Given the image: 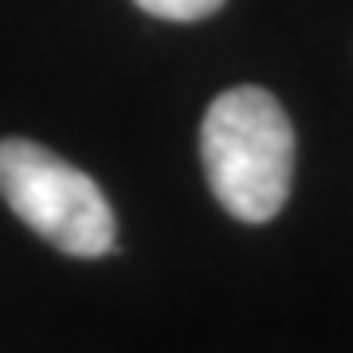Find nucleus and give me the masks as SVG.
Instances as JSON below:
<instances>
[{"label":"nucleus","instance_id":"nucleus-1","mask_svg":"<svg viewBox=\"0 0 353 353\" xmlns=\"http://www.w3.org/2000/svg\"><path fill=\"white\" fill-rule=\"evenodd\" d=\"M201 161L216 201L243 224H267L290 196L294 126L263 87L216 94L201 126Z\"/></svg>","mask_w":353,"mask_h":353},{"label":"nucleus","instance_id":"nucleus-2","mask_svg":"<svg viewBox=\"0 0 353 353\" xmlns=\"http://www.w3.org/2000/svg\"><path fill=\"white\" fill-rule=\"evenodd\" d=\"M0 196L51 248L94 259L114 248V212L83 169L28 138L0 141Z\"/></svg>","mask_w":353,"mask_h":353},{"label":"nucleus","instance_id":"nucleus-3","mask_svg":"<svg viewBox=\"0 0 353 353\" xmlns=\"http://www.w3.org/2000/svg\"><path fill=\"white\" fill-rule=\"evenodd\" d=\"M141 12L161 16V20H176V24H192V20H204L212 16L224 0H134Z\"/></svg>","mask_w":353,"mask_h":353}]
</instances>
